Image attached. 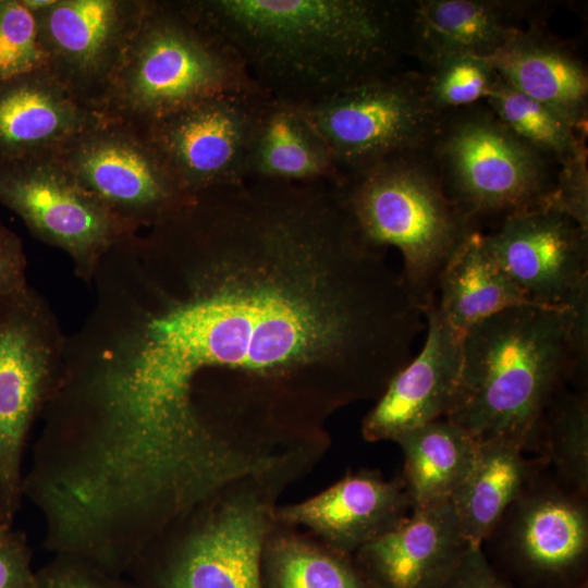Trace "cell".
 Wrapping results in <instances>:
<instances>
[{"instance_id":"cell-1","label":"cell","mask_w":588,"mask_h":588,"mask_svg":"<svg viewBox=\"0 0 588 588\" xmlns=\"http://www.w3.org/2000/svg\"><path fill=\"white\" fill-rule=\"evenodd\" d=\"M425 327L332 183L249 180L195 194L112 249L81 357L128 421L177 437L222 383L235 416L268 421L379 399Z\"/></svg>"},{"instance_id":"cell-2","label":"cell","mask_w":588,"mask_h":588,"mask_svg":"<svg viewBox=\"0 0 588 588\" xmlns=\"http://www.w3.org/2000/svg\"><path fill=\"white\" fill-rule=\"evenodd\" d=\"M268 97L310 103L395 71L412 1L186 0Z\"/></svg>"},{"instance_id":"cell-3","label":"cell","mask_w":588,"mask_h":588,"mask_svg":"<svg viewBox=\"0 0 588 588\" xmlns=\"http://www.w3.org/2000/svg\"><path fill=\"white\" fill-rule=\"evenodd\" d=\"M587 354L588 302L500 311L464 333L458 393L445 418L478 442L538 450L546 413L569 381L584 382Z\"/></svg>"},{"instance_id":"cell-4","label":"cell","mask_w":588,"mask_h":588,"mask_svg":"<svg viewBox=\"0 0 588 588\" xmlns=\"http://www.w3.org/2000/svg\"><path fill=\"white\" fill-rule=\"evenodd\" d=\"M339 198L362 238L403 258L401 277L424 310L444 267L477 225L452 201L428 149L399 154L343 175Z\"/></svg>"},{"instance_id":"cell-5","label":"cell","mask_w":588,"mask_h":588,"mask_svg":"<svg viewBox=\"0 0 588 588\" xmlns=\"http://www.w3.org/2000/svg\"><path fill=\"white\" fill-rule=\"evenodd\" d=\"M246 90L261 91L186 0H146L101 117L142 128L199 100Z\"/></svg>"},{"instance_id":"cell-6","label":"cell","mask_w":588,"mask_h":588,"mask_svg":"<svg viewBox=\"0 0 588 588\" xmlns=\"http://www.w3.org/2000/svg\"><path fill=\"white\" fill-rule=\"evenodd\" d=\"M452 201L477 225L550 205L559 166L485 105L445 112L428 148Z\"/></svg>"},{"instance_id":"cell-7","label":"cell","mask_w":588,"mask_h":588,"mask_svg":"<svg viewBox=\"0 0 588 588\" xmlns=\"http://www.w3.org/2000/svg\"><path fill=\"white\" fill-rule=\"evenodd\" d=\"M302 106L342 175L428 149L444 115L417 71H392Z\"/></svg>"},{"instance_id":"cell-8","label":"cell","mask_w":588,"mask_h":588,"mask_svg":"<svg viewBox=\"0 0 588 588\" xmlns=\"http://www.w3.org/2000/svg\"><path fill=\"white\" fill-rule=\"evenodd\" d=\"M66 336L34 289L0 296V500L10 509L21 487L28 431L56 393Z\"/></svg>"},{"instance_id":"cell-9","label":"cell","mask_w":588,"mask_h":588,"mask_svg":"<svg viewBox=\"0 0 588 588\" xmlns=\"http://www.w3.org/2000/svg\"><path fill=\"white\" fill-rule=\"evenodd\" d=\"M547 467L485 540L492 546L490 564L518 588H575L588 577V498L548 475Z\"/></svg>"},{"instance_id":"cell-10","label":"cell","mask_w":588,"mask_h":588,"mask_svg":"<svg viewBox=\"0 0 588 588\" xmlns=\"http://www.w3.org/2000/svg\"><path fill=\"white\" fill-rule=\"evenodd\" d=\"M0 203L36 238L66 253L87 284L106 253L139 232L82 186L54 154L1 163Z\"/></svg>"},{"instance_id":"cell-11","label":"cell","mask_w":588,"mask_h":588,"mask_svg":"<svg viewBox=\"0 0 588 588\" xmlns=\"http://www.w3.org/2000/svg\"><path fill=\"white\" fill-rule=\"evenodd\" d=\"M53 154L82 186L138 231L194 196L181 187L145 134L121 121L102 118Z\"/></svg>"},{"instance_id":"cell-12","label":"cell","mask_w":588,"mask_h":588,"mask_svg":"<svg viewBox=\"0 0 588 588\" xmlns=\"http://www.w3.org/2000/svg\"><path fill=\"white\" fill-rule=\"evenodd\" d=\"M266 97L257 90L212 96L138 130L189 195L238 184L247 181L252 134Z\"/></svg>"},{"instance_id":"cell-13","label":"cell","mask_w":588,"mask_h":588,"mask_svg":"<svg viewBox=\"0 0 588 588\" xmlns=\"http://www.w3.org/2000/svg\"><path fill=\"white\" fill-rule=\"evenodd\" d=\"M146 0H51L36 14L48 71L101 115Z\"/></svg>"},{"instance_id":"cell-14","label":"cell","mask_w":588,"mask_h":588,"mask_svg":"<svg viewBox=\"0 0 588 588\" xmlns=\"http://www.w3.org/2000/svg\"><path fill=\"white\" fill-rule=\"evenodd\" d=\"M482 240L534 304L571 308L588 299V229L547 206L510 216Z\"/></svg>"},{"instance_id":"cell-15","label":"cell","mask_w":588,"mask_h":588,"mask_svg":"<svg viewBox=\"0 0 588 588\" xmlns=\"http://www.w3.org/2000/svg\"><path fill=\"white\" fill-rule=\"evenodd\" d=\"M428 329L417 356L388 383L363 421L369 441L395 440L402 433L446 417L460 388L464 332L440 311L437 299L424 310Z\"/></svg>"},{"instance_id":"cell-16","label":"cell","mask_w":588,"mask_h":588,"mask_svg":"<svg viewBox=\"0 0 588 588\" xmlns=\"http://www.w3.org/2000/svg\"><path fill=\"white\" fill-rule=\"evenodd\" d=\"M451 502L412 513L358 549L371 588H438L468 549Z\"/></svg>"},{"instance_id":"cell-17","label":"cell","mask_w":588,"mask_h":588,"mask_svg":"<svg viewBox=\"0 0 588 588\" xmlns=\"http://www.w3.org/2000/svg\"><path fill=\"white\" fill-rule=\"evenodd\" d=\"M267 522L264 506L250 497L225 503L183 544L167 588H260Z\"/></svg>"},{"instance_id":"cell-18","label":"cell","mask_w":588,"mask_h":588,"mask_svg":"<svg viewBox=\"0 0 588 588\" xmlns=\"http://www.w3.org/2000/svg\"><path fill=\"white\" fill-rule=\"evenodd\" d=\"M409 510L402 479L360 473L307 501L282 507L278 516L311 528L338 552L347 554L396 527Z\"/></svg>"},{"instance_id":"cell-19","label":"cell","mask_w":588,"mask_h":588,"mask_svg":"<svg viewBox=\"0 0 588 588\" xmlns=\"http://www.w3.org/2000/svg\"><path fill=\"white\" fill-rule=\"evenodd\" d=\"M101 119L72 97L48 69L0 81V164L53 154Z\"/></svg>"},{"instance_id":"cell-20","label":"cell","mask_w":588,"mask_h":588,"mask_svg":"<svg viewBox=\"0 0 588 588\" xmlns=\"http://www.w3.org/2000/svg\"><path fill=\"white\" fill-rule=\"evenodd\" d=\"M535 5L522 0L412 1L407 54L424 68L454 54L490 58L524 27Z\"/></svg>"},{"instance_id":"cell-21","label":"cell","mask_w":588,"mask_h":588,"mask_svg":"<svg viewBox=\"0 0 588 588\" xmlns=\"http://www.w3.org/2000/svg\"><path fill=\"white\" fill-rule=\"evenodd\" d=\"M489 59L501 77L586 133L587 66L566 41L534 23L518 29Z\"/></svg>"},{"instance_id":"cell-22","label":"cell","mask_w":588,"mask_h":588,"mask_svg":"<svg viewBox=\"0 0 588 588\" xmlns=\"http://www.w3.org/2000/svg\"><path fill=\"white\" fill-rule=\"evenodd\" d=\"M248 180L280 183H339L327 144L299 103L266 97L254 125L247 159Z\"/></svg>"},{"instance_id":"cell-23","label":"cell","mask_w":588,"mask_h":588,"mask_svg":"<svg viewBox=\"0 0 588 588\" xmlns=\"http://www.w3.org/2000/svg\"><path fill=\"white\" fill-rule=\"evenodd\" d=\"M509 440L478 442L474 463L451 498L461 531L470 547L480 548L512 502L546 465L528 458Z\"/></svg>"},{"instance_id":"cell-24","label":"cell","mask_w":588,"mask_h":588,"mask_svg":"<svg viewBox=\"0 0 588 588\" xmlns=\"http://www.w3.org/2000/svg\"><path fill=\"white\" fill-rule=\"evenodd\" d=\"M534 304L507 275L475 231L441 272L437 305L446 320L466 332L507 308Z\"/></svg>"},{"instance_id":"cell-25","label":"cell","mask_w":588,"mask_h":588,"mask_svg":"<svg viewBox=\"0 0 588 588\" xmlns=\"http://www.w3.org/2000/svg\"><path fill=\"white\" fill-rule=\"evenodd\" d=\"M394 441L404 453L402 481L412 511L450 502L478 448V441L446 418L406 431Z\"/></svg>"},{"instance_id":"cell-26","label":"cell","mask_w":588,"mask_h":588,"mask_svg":"<svg viewBox=\"0 0 588 588\" xmlns=\"http://www.w3.org/2000/svg\"><path fill=\"white\" fill-rule=\"evenodd\" d=\"M483 101L506 127L551 158L559 168L587 154L586 133L500 75Z\"/></svg>"},{"instance_id":"cell-27","label":"cell","mask_w":588,"mask_h":588,"mask_svg":"<svg viewBox=\"0 0 588 588\" xmlns=\"http://www.w3.org/2000/svg\"><path fill=\"white\" fill-rule=\"evenodd\" d=\"M555 478L588 498V394L562 391L544 415L539 448Z\"/></svg>"},{"instance_id":"cell-28","label":"cell","mask_w":588,"mask_h":588,"mask_svg":"<svg viewBox=\"0 0 588 588\" xmlns=\"http://www.w3.org/2000/svg\"><path fill=\"white\" fill-rule=\"evenodd\" d=\"M274 588H371L345 554L329 553L295 538H279L270 548Z\"/></svg>"},{"instance_id":"cell-29","label":"cell","mask_w":588,"mask_h":588,"mask_svg":"<svg viewBox=\"0 0 588 588\" xmlns=\"http://www.w3.org/2000/svg\"><path fill=\"white\" fill-rule=\"evenodd\" d=\"M424 74L430 101L442 113L483 101L499 76L489 58L473 54L445 57Z\"/></svg>"},{"instance_id":"cell-30","label":"cell","mask_w":588,"mask_h":588,"mask_svg":"<svg viewBox=\"0 0 588 588\" xmlns=\"http://www.w3.org/2000/svg\"><path fill=\"white\" fill-rule=\"evenodd\" d=\"M48 69L36 14L23 0H0V81Z\"/></svg>"},{"instance_id":"cell-31","label":"cell","mask_w":588,"mask_h":588,"mask_svg":"<svg viewBox=\"0 0 588 588\" xmlns=\"http://www.w3.org/2000/svg\"><path fill=\"white\" fill-rule=\"evenodd\" d=\"M588 229L587 154L560 168L555 192L549 205Z\"/></svg>"},{"instance_id":"cell-32","label":"cell","mask_w":588,"mask_h":588,"mask_svg":"<svg viewBox=\"0 0 588 588\" xmlns=\"http://www.w3.org/2000/svg\"><path fill=\"white\" fill-rule=\"evenodd\" d=\"M438 588H518L488 561L481 547H470L457 567Z\"/></svg>"},{"instance_id":"cell-33","label":"cell","mask_w":588,"mask_h":588,"mask_svg":"<svg viewBox=\"0 0 588 588\" xmlns=\"http://www.w3.org/2000/svg\"><path fill=\"white\" fill-rule=\"evenodd\" d=\"M27 286L23 243L0 220V296L20 292Z\"/></svg>"},{"instance_id":"cell-34","label":"cell","mask_w":588,"mask_h":588,"mask_svg":"<svg viewBox=\"0 0 588 588\" xmlns=\"http://www.w3.org/2000/svg\"><path fill=\"white\" fill-rule=\"evenodd\" d=\"M0 588H35L22 539L0 528Z\"/></svg>"},{"instance_id":"cell-35","label":"cell","mask_w":588,"mask_h":588,"mask_svg":"<svg viewBox=\"0 0 588 588\" xmlns=\"http://www.w3.org/2000/svg\"><path fill=\"white\" fill-rule=\"evenodd\" d=\"M45 588H107L88 575L77 571H65L56 574L46 581Z\"/></svg>"},{"instance_id":"cell-36","label":"cell","mask_w":588,"mask_h":588,"mask_svg":"<svg viewBox=\"0 0 588 588\" xmlns=\"http://www.w3.org/2000/svg\"><path fill=\"white\" fill-rule=\"evenodd\" d=\"M575 588H588V577L580 580Z\"/></svg>"}]
</instances>
